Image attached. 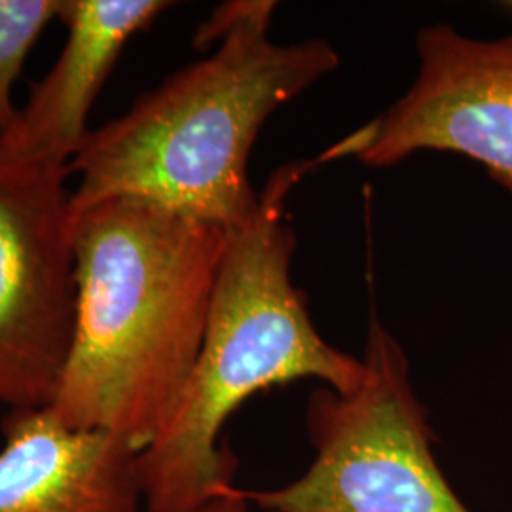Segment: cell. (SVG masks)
<instances>
[{
    "label": "cell",
    "instance_id": "obj_1",
    "mask_svg": "<svg viewBox=\"0 0 512 512\" xmlns=\"http://www.w3.org/2000/svg\"><path fill=\"white\" fill-rule=\"evenodd\" d=\"M226 230L133 200L74 209L76 323L48 404L141 454L202 349Z\"/></svg>",
    "mask_w": 512,
    "mask_h": 512
},
{
    "label": "cell",
    "instance_id": "obj_2",
    "mask_svg": "<svg viewBox=\"0 0 512 512\" xmlns=\"http://www.w3.org/2000/svg\"><path fill=\"white\" fill-rule=\"evenodd\" d=\"M274 2H226L196 33L215 54L92 129L71 162L73 209L133 200L226 232L255 215L249 154L266 120L338 67L323 38L275 44Z\"/></svg>",
    "mask_w": 512,
    "mask_h": 512
},
{
    "label": "cell",
    "instance_id": "obj_3",
    "mask_svg": "<svg viewBox=\"0 0 512 512\" xmlns=\"http://www.w3.org/2000/svg\"><path fill=\"white\" fill-rule=\"evenodd\" d=\"M321 162L283 165L255 215L226 234L196 365L162 431L137 456L145 511L209 512L234 488L236 461L220 435L256 393L304 378L338 393L361 384L363 359L325 342L291 279L285 200Z\"/></svg>",
    "mask_w": 512,
    "mask_h": 512
},
{
    "label": "cell",
    "instance_id": "obj_4",
    "mask_svg": "<svg viewBox=\"0 0 512 512\" xmlns=\"http://www.w3.org/2000/svg\"><path fill=\"white\" fill-rule=\"evenodd\" d=\"M306 425L315 450L308 471L283 488L243 490L249 503L264 512H471L435 459L406 353L378 319L361 384L317 389Z\"/></svg>",
    "mask_w": 512,
    "mask_h": 512
},
{
    "label": "cell",
    "instance_id": "obj_5",
    "mask_svg": "<svg viewBox=\"0 0 512 512\" xmlns=\"http://www.w3.org/2000/svg\"><path fill=\"white\" fill-rule=\"evenodd\" d=\"M69 165L0 164V403L48 406L76 323Z\"/></svg>",
    "mask_w": 512,
    "mask_h": 512
},
{
    "label": "cell",
    "instance_id": "obj_6",
    "mask_svg": "<svg viewBox=\"0 0 512 512\" xmlns=\"http://www.w3.org/2000/svg\"><path fill=\"white\" fill-rule=\"evenodd\" d=\"M416 44L420 73L412 88L327 158L389 167L420 150L456 152L512 194V33L476 40L439 23L421 29Z\"/></svg>",
    "mask_w": 512,
    "mask_h": 512
},
{
    "label": "cell",
    "instance_id": "obj_7",
    "mask_svg": "<svg viewBox=\"0 0 512 512\" xmlns=\"http://www.w3.org/2000/svg\"><path fill=\"white\" fill-rule=\"evenodd\" d=\"M162 0H63L67 40L12 126L0 164L71 165L92 129L88 118L129 38L158 18Z\"/></svg>",
    "mask_w": 512,
    "mask_h": 512
},
{
    "label": "cell",
    "instance_id": "obj_8",
    "mask_svg": "<svg viewBox=\"0 0 512 512\" xmlns=\"http://www.w3.org/2000/svg\"><path fill=\"white\" fill-rule=\"evenodd\" d=\"M0 512H143L137 452L69 427L50 406L12 410L2 425Z\"/></svg>",
    "mask_w": 512,
    "mask_h": 512
},
{
    "label": "cell",
    "instance_id": "obj_9",
    "mask_svg": "<svg viewBox=\"0 0 512 512\" xmlns=\"http://www.w3.org/2000/svg\"><path fill=\"white\" fill-rule=\"evenodd\" d=\"M61 8L63 0H0V133L16 120L14 88L25 59Z\"/></svg>",
    "mask_w": 512,
    "mask_h": 512
},
{
    "label": "cell",
    "instance_id": "obj_10",
    "mask_svg": "<svg viewBox=\"0 0 512 512\" xmlns=\"http://www.w3.org/2000/svg\"><path fill=\"white\" fill-rule=\"evenodd\" d=\"M209 512H249V501L243 490L234 486L209 509Z\"/></svg>",
    "mask_w": 512,
    "mask_h": 512
}]
</instances>
